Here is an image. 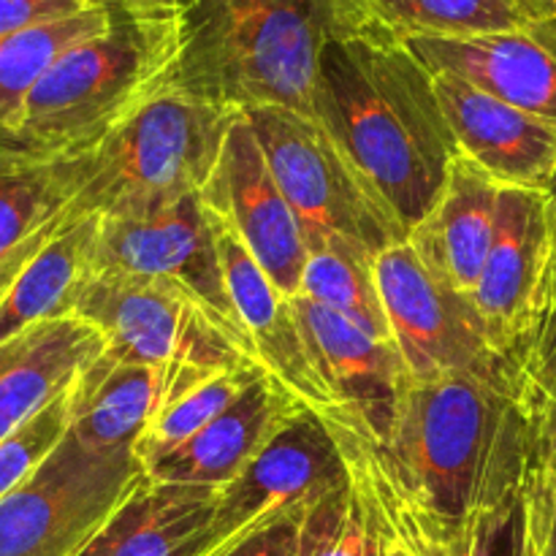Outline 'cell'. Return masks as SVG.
I'll use <instances>...</instances> for the list:
<instances>
[{
    "label": "cell",
    "instance_id": "ffe728a7",
    "mask_svg": "<svg viewBox=\"0 0 556 556\" xmlns=\"http://www.w3.org/2000/svg\"><path fill=\"white\" fill-rule=\"evenodd\" d=\"M106 351V340L79 315L43 320L0 345V443L76 380Z\"/></svg>",
    "mask_w": 556,
    "mask_h": 556
},
{
    "label": "cell",
    "instance_id": "30bf717a",
    "mask_svg": "<svg viewBox=\"0 0 556 556\" xmlns=\"http://www.w3.org/2000/svg\"><path fill=\"white\" fill-rule=\"evenodd\" d=\"M348 483V467L334 438L309 407H296L250 465L217 492L210 546L204 556H226L255 532L302 516Z\"/></svg>",
    "mask_w": 556,
    "mask_h": 556
},
{
    "label": "cell",
    "instance_id": "5bb4252c",
    "mask_svg": "<svg viewBox=\"0 0 556 556\" xmlns=\"http://www.w3.org/2000/svg\"><path fill=\"white\" fill-rule=\"evenodd\" d=\"M456 152L500 188L548 190L556 179V125L454 74H432Z\"/></svg>",
    "mask_w": 556,
    "mask_h": 556
},
{
    "label": "cell",
    "instance_id": "7402d4cb",
    "mask_svg": "<svg viewBox=\"0 0 556 556\" xmlns=\"http://www.w3.org/2000/svg\"><path fill=\"white\" fill-rule=\"evenodd\" d=\"M217 489L147 478L79 556H204Z\"/></svg>",
    "mask_w": 556,
    "mask_h": 556
},
{
    "label": "cell",
    "instance_id": "7c38bea8",
    "mask_svg": "<svg viewBox=\"0 0 556 556\" xmlns=\"http://www.w3.org/2000/svg\"><path fill=\"white\" fill-rule=\"evenodd\" d=\"M201 201L242 239L261 269L288 299L299 296L309 258L307 239L266 163L248 112L233 114L223 155Z\"/></svg>",
    "mask_w": 556,
    "mask_h": 556
},
{
    "label": "cell",
    "instance_id": "4dcf8cb0",
    "mask_svg": "<svg viewBox=\"0 0 556 556\" xmlns=\"http://www.w3.org/2000/svg\"><path fill=\"white\" fill-rule=\"evenodd\" d=\"M299 556H380V532L348 478L299 519Z\"/></svg>",
    "mask_w": 556,
    "mask_h": 556
},
{
    "label": "cell",
    "instance_id": "52a82bcc",
    "mask_svg": "<svg viewBox=\"0 0 556 556\" xmlns=\"http://www.w3.org/2000/svg\"><path fill=\"white\" fill-rule=\"evenodd\" d=\"M375 277L407 378H470L508 400V345L483 318L472 293L438 280L407 242L375 258Z\"/></svg>",
    "mask_w": 556,
    "mask_h": 556
},
{
    "label": "cell",
    "instance_id": "83f0119b",
    "mask_svg": "<svg viewBox=\"0 0 556 556\" xmlns=\"http://www.w3.org/2000/svg\"><path fill=\"white\" fill-rule=\"evenodd\" d=\"M85 182V157L60 163L0 161V255L74 206Z\"/></svg>",
    "mask_w": 556,
    "mask_h": 556
},
{
    "label": "cell",
    "instance_id": "44dd1931",
    "mask_svg": "<svg viewBox=\"0 0 556 556\" xmlns=\"http://www.w3.org/2000/svg\"><path fill=\"white\" fill-rule=\"evenodd\" d=\"M500 185L472 161L456 155L432 210L405 242L438 280L462 293L476 291L497 228Z\"/></svg>",
    "mask_w": 556,
    "mask_h": 556
},
{
    "label": "cell",
    "instance_id": "d4e9b609",
    "mask_svg": "<svg viewBox=\"0 0 556 556\" xmlns=\"http://www.w3.org/2000/svg\"><path fill=\"white\" fill-rule=\"evenodd\" d=\"M345 14L400 38L508 33L556 14V0H342Z\"/></svg>",
    "mask_w": 556,
    "mask_h": 556
},
{
    "label": "cell",
    "instance_id": "74e56055",
    "mask_svg": "<svg viewBox=\"0 0 556 556\" xmlns=\"http://www.w3.org/2000/svg\"><path fill=\"white\" fill-rule=\"evenodd\" d=\"M548 193H552V204H554V228H556V179L552 182V188H548ZM554 296H556V248H554Z\"/></svg>",
    "mask_w": 556,
    "mask_h": 556
},
{
    "label": "cell",
    "instance_id": "9c48e42d",
    "mask_svg": "<svg viewBox=\"0 0 556 556\" xmlns=\"http://www.w3.org/2000/svg\"><path fill=\"white\" fill-rule=\"evenodd\" d=\"M147 481L136 451L101 454L71 434L0 500V556H79Z\"/></svg>",
    "mask_w": 556,
    "mask_h": 556
},
{
    "label": "cell",
    "instance_id": "d6986e66",
    "mask_svg": "<svg viewBox=\"0 0 556 556\" xmlns=\"http://www.w3.org/2000/svg\"><path fill=\"white\" fill-rule=\"evenodd\" d=\"M296 407H302V402L264 372L215 421L147 467V478L155 483H182L220 492L275 438Z\"/></svg>",
    "mask_w": 556,
    "mask_h": 556
},
{
    "label": "cell",
    "instance_id": "d6a6232c",
    "mask_svg": "<svg viewBox=\"0 0 556 556\" xmlns=\"http://www.w3.org/2000/svg\"><path fill=\"white\" fill-rule=\"evenodd\" d=\"M106 0H0V38L81 14Z\"/></svg>",
    "mask_w": 556,
    "mask_h": 556
},
{
    "label": "cell",
    "instance_id": "2e32d148",
    "mask_svg": "<svg viewBox=\"0 0 556 556\" xmlns=\"http://www.w3.org/2000/svg\"><path fill=\"white\" fill-rule=\"evenodd\" d=\"M432 74H454L556 125V14L508 33L405 38Z\"/></svg>",
    "mask_w": 556,
    "mask_h": 556
},
{
    "label": "cell",
    "instance_id": "484cf974",
    "mask_svg": "<svg viewBox=\"0 0 556 556\" xmlns=\"http://www.w3.org/2000/svg\"><path fill=\"white\" fill-rule=\"evenodd\" d=\"M508 405L525 432L532 478L556 500V296L508 351Z\"/></svg>",
    "mask_w": 556,
    "mask_h": 556
},
{
    "label": "cell",
    "instance_id": "8d00e7d4",
    "mask_svg": "<svg viewBox=\"0 0 556 556\" xmlns=\"http://www.w3.org/2000/svg\"><path fill=\"white\" fill-rule=\"evenodd\" d=\"M139 3H144V5H157V9L179 11L185 3H188V0H139Z\"/></svg>",
    "mask_w": 556,
    "mask_h": 556
},
{
    "label": "cell",
    "instance_id": "277c9868",
    "mask_svg": "<svg viewBox=\"0 0 556 556\" xmlns=\"http://www.w3.org/2000/svg\"><path fill=\"white\" fill-rule=\"evenodd\" d=\"M508 407L500 391L470 378H407L380 456L429 532L451 552Z\"/></svg>",
    "mask_w": 556,
    "mask_h": 556
},
{
    "label": "cell",
    "instance_id": "d590c367",
    "mask_svg": "<svg viewBox=\"0 0 556 556\" xmlns=\"http://www.w3.org/2000/svg\"><path fill=\"white\" fill-rule=\"evenodd\" d=\"M71 212H74V206H68V210H65L63 215L54 217V220L49 223L47 228H41V231H38V233H33L30 239H25V242H22V244H16L14 250H9V253L0 255V302H3L5 293L11 291V286H14V282H16L20 271L25 269L27 264H30L33 255H36L38 250H41L43 244H47L49 239H52L54 233H58V228L63 226L65 220H68Z\"/></svg>",
    "mask_w": 556,
    "mask_h": 556
},
{
    "label": "cell",
    "instance_id": "e575fe53",
    "mask_svg": "<svg viewBox=\"0 0 556 556\" xmlns=\"http://www.w3.org/2000/svg\"><path fill=\"white\" fill-rule=\"evenodd\" d=\"M530 556H556V500L535 486V478L530 481Z\"/></svg>",
    "mask_w": 556,
    "mask_h": 556
},
{
    "label": "cell",
    "instance_id": "836d02e7",
    "mask_svg": "<svg viewBox=\"0 0 556 556\" xmlns=\"http://www.w3.org/2000/svg\"><path fill=\"white\" fill-rule=\"evenodd\" d=\"M299 519L302 516H291L255 532L226 556H299Z\"/></svg>",
    "mask_w": 556,
    "mask_h": 556
},
{
    "label": "cell",
    "instance_id": "e0dca14e",
    "mask_svg": "<svg viewBox=\"0 0 556 556\" xmlns=\"http://www.w3.org/2000/svg\"><path fill=\"white\" fill-rule=\"evenodd\" d=\"M307 345L337 407L356 418L375 440L389 434L407 369L394 342H386L342 315L304 296L291 299Z\"/></svg>",
    "mask_w": 556,
    "mask_h": 556
},
{
    "label": "cell",
    "instance_id": "cb8c5ba5",
    "mask_svg": "<svg viewBox=\"0 0 556 556\" xmlns=\"http://www.w3.org/2000/svg\"><path fill=\"white\" fill-rule=\"evenodd\" d=\"M101 217L74 204L68 220L20 271L0 302V345L43 320L76 313L81 293L96 277Z\"/></svg>",
    "mask_w": 556,
    "mask_h": 556
},
{
    "label": "cell",
    "instance_id": "8992f818",
    "mask_svg": "<svg viewBox=\"0 0 556 556\" xmlns=\"http://www.w3.org/2000/svg\"><path fill=\"white\" fill-rule=\"evenodd\" d=\"M248 117L307 248L334 242L378 258L405 242L400 223L375 199L318 119L291 109H253Z\"/></svg>",
    "mask_w": 556,
    "mask_h": 556
},
{
    "label": "cell",
    "instance_id": "f546056e",
    "mask_svg": "<svg viewBox=\"0 0 556 556\" xmlns=\"http://www.w3.org/2000/svg\"><path fill=\"white\" fill-rule=\"evenodd\" d=\"M264 372L266 369L261 364L217 369V372L206 375L201 383H195L193 389L185 391L182 396H177L172 405L163 407L155 416V421L141 434L139 443H136V456L144 465V470L155 465V462H161L163 456L172 454V451H177L179 445L188 443L206 424L215 421Z\"/></svg>",
    "mask_w": 556,
    "mask_h": 556
},
{
    "label": "cell",
    "instance_id": "f1b7e54d",
    "mask_svg": "<svg viewBox=\"0 0 556 556\" xmlns=\"http://www.w3.org/2000/svg\"><path fill=\"white\" fill-rule=\"evenodd\" d=\"M299 296L342 315L378 340L394 342L389 313L375 277V258L348 244L329 242L309 248Z\"/></svg>",
    "mask_w": 556,
    "mask_h": 556
},
{
    "label": "cell",
    "instance_id": "4316f807",
    "mask_svg": "<svg viewBox=\"0 0 556 556\" xmlns=\"http://www.w3.org/2000/svg\"><path fill=\"white\" fill-rule=\"evenodd\" d=\"M114 3L106 0L81 14L0 38V134L16 123L33 87L71 47L112 25Z\"/></svg>",
    "mask_w": 556,
    "mask_h": 556
},
{
    "label": "cell",
    "instance_id": "8fae6325",
    "mask_svg": "<svg viewBox=\"0 0 556 556\" xmlns=\"http://www.w3.org/2000/svg\"><path fill=\"white\" fill-rule=\"evenodd\" d=\"M101 271L174 282L250 340L228 293L215 228L201 195H188L152 215L101 217L96 275Z\"/></svg>",
    "mask_w": 556,
    "mask_h": 556
},
{
    "label": "cell",
    "instance_id": "ac0fdd59",
    "mask_svg": "<svg viewBox=\"0 0 556 556\" xmlns=\"http://www.w3.org/2000/svg\"><path fill=\"white\" fill-rule=\"evenodd\" d=\"M217 369L119 364L103 353L74 386L71 434L101 454L136 451L157 413Z\"/></svg>",
    "mask_w": 556,
    "mask_h": 556
},
{
    "label": "cell",
    "instance_id": "1f68e13d",
    "mask_svg": "<svg viewBox=\"0 0 556 556\" xmlns=\"http://www.w3.org/2000/svg\"><path fill=\"white\" fill-rule=\"evenodd\" d=\"M74 416V389L43 407L20 432L0 443V500L9 497L20 483H25L41 462L63 443Z\"/></svg>",
    "mask_w": 556,
    "mask_h": 556
},
{
    "label": "cell",
    "instance_id": "7a4b0ae2",
    "mask_svg": "<svg viewBox=\"0 0 556 556\" xmlns=\"http://www.w3.org/2000/svg\"><path fill=\"white\" fill-rule=\"evenodd\" d=\"M179 49L177 11L117 0L106 30L71 47L0 134V161L85 157L168 87Z\"/></svg>",
    "mask_w": 556,
    "mask_h": 556
},
{
    "label": "cell",
    "instance_id": "ba28073f",
    "mask_svg": "<svg viewBox=\"0 0 556 556\" xmlns=\"http://www.w3.org/2000/svg\"><path fill=\"white\" fill-rule=\"evenodd\" d=\"M74 315L101 331L106 340L103 353L119 364H188L201 369L258 364L250 340L174 282L101 271L85 288Z\"/></svg>",
    "mask_w": 556,
    "mask_h": 556
},
{
    "label": "cell",
    "instance_id": "4fadbf2b",
    "mask_svg": "<svg viewBox=\"0 0 556 556\" xmlns=\"http://www.w3.org/2000/svg\"><path fill=\"white\" fill-rule=\"evenodd\" d=\"M554 248L552 193L500 190L497 228L472 299L508 351L554 299Z\"/></svg>",
    "mask_w": 556,
    "mask_h": 556
},
{
    "label": "cell",
    "instance_id": "3957f363",
    "mask_svg": "<svg viewBox=\"0 0 556 556\" xmlns=\"http://www.w3.org/2000/svg\"><path fill=\"white\" fill-rule=\"evenodd\" d=\"M168 87L233 109H291L315 119V85L342 0H188Z\"/></svg>",
    "mask_w": 556,
    "mask_h": 556
},
{
    "label": "cell",
    "instance_id": "9a60e30c",
    "mask_svg": "<svg viewBox=\"0 0 556 556\" xmlns=\"http://www.w3.org/2000/svg\"><path fill=\"white\" fill-rule=\"evenodd\" d=\"M210 217L215 228L223 277H226L239 320L253 342L258 364L309 410H337V402L320 378L293 302L269 280L242 239L212 212Z\"/></svg>",
    "mask_w": 556,
    "mask_h": 556
},
{
    "label": "cell",
    "instance_id": "f35d334b",
    "mask_svg": "<svg viewBox=\"0 0 556 556\" xmlns=\"http://www.w3.org/2000/svg\"><path fill=\"white\" fill-rule=\"evenodd\" d=\"M136 3H139V0H136Z\"/></svg>",
    "mask_w": 556,
    "mask_h": 556
},
{
    "label": "cell",
    "instance_id": "5b68a950",
    "mask_svg": "<svg viewBox=\"0 0 556 556\" xmlns=\"http://www.w3.org/2000/svg\"><path fill=\"white\" fill-rule=\"evenodd\" d=\"M233 109L163 87L106 136L87 163L76 204L101 217H141L204 193Z\"/></svg>",
    "mask_w": 556,
    "mask_h": 556
},
{
    "label": "cell",
    "instance_id": "6da1fadb",
    "mask_svg": "<svg viewBox=\"0 0 556 556\" xmlns=\"http://www.w3.org/2000/svg\"><path fill=\"white\" fill-rule=\"evenodd\" d=\"M315 119L405 233L459 155L432 71L405 38L351 16L320 58Z\"/></svg>",
    "mask_w": 556,
    "mask_h": 556
},
{
    "label": "cell",
    "instance_id": "603a6c76",
    "mask_svg": "<svg viewBox=\"0 0 556 556\" xmlns=\"http://www.w3.org/2000/svg\"><path fill=\"white\" fill-rule=\"evenodd\" d=\"M532 462L514 407H505L476 500L448 556H530Z\"/></svg>",
    "mask_w": 556,
    "mask_h": 556
}]
</instances>
